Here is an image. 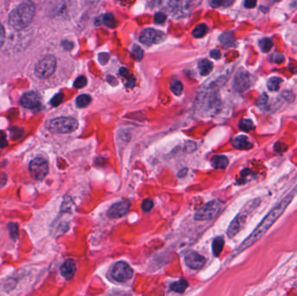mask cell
<instances>
[{"mask_svg":"<svg viewBox=\"0 0 297 296\" xmlns=\"http://www.w3.org/2000/svg\"><path fill=\"white\" fill-rule=\"evenodd\" d=\"M292 199H293L292 195H287L285 198L282 199V201L279 202L278 204L276 205V207H274L270 211V213L264 217V220L261 222L260 224L258 225L257 229H254L251 235H249L248 238L240 245L239 247L235 252V255L245 250L248 247H251L252 245L254 244L257 241H259L261 237H263L266 234L267 231L271 228L273 224L278 220L279 217L282 216L288 204L290 203Z\"/></svg>","mask_w":297,"mask_h":296,"instance_id":"1","label":"cell"},{"mask_svg":"<svg viewBox=\"0 0 297 296\" xmlns=\"http://www.w3.org/2000/svg\"><path fill=\"white\" fill-rule=\"evenodd\" d=\"M35 15V7L31 2H24L16 7L9 16V24L15 30L20 31L31 24Z\"/></svg>","mask_w":297,"mask_h":296,"instance_id":"2","label":"cell"},{"mask_svg":"<svg viewBox=\"0 0 297 296\" xmlns=\"http://www.w3.org/2000/svg\"><path fill=\"white\" fill-rule=\"evenodd\" d=\"M47 127L54 133L67 134L75 132L78 128V122L71 117H58L51 120Z\"/></svg>","mask_w":297,"mask_h":296,"instance_id":"3","label":"cell"},{"mask_svg":"<svg viewBox=\"0 0 297 296\" xmlns=\"http://www.w3.org/2000/svg\"><path fill=\"white\" fill-rule=\"evenodd\" d=\"M57 66V60L53 56H46L37 63L35 67V74L39 78H46L54 73Z\"/></svg>","mask_w":297,"mask_h":296,"instance_id":"4","label":"cell"},{"mask_svg":"<svg viewBox=\"0 0 297 296\" xmlns=\"http://www.w3.org/2000/svg\"><path fill=\"white\" fill-rule=\"evenodd\" d=\"M220 202L218 201H211L206 203L202 208L196 211L195 215L196 220L204 221L211 220L214 217H217L218 212L220 210Z\"/></svg>","mask_w":297,"mask_h":296,"instance_id":"5","label":"cell"},{"mask_svg":"<svg viewBox=\"0 0 297 296\" xmlns=\"http://www.w3.org/2000/svg\"><path fill=\"white\" fill-rule=\"evenodd\" d=\"M48 162L43 157H36L30 163V172L31 176L37 180H43L46 175L48 174Z\"/></svg>","mask_w":297,"mask_h":296,"instance_id":"6","label":"cell"},{"mask_svg":"<svg viewBox=\"0 0 297 296\" xmlns=\"http://www.w3.org/2000/svg\"><path fill=\"white\" fill-rule=\"evenodd\" d=\"M111 276L115 281L124 282L133 276V270L127 263L118 262L111 270Z\"/></svg>","mask_w":297,"mask_h":296,"instance_id":"7","label":"cell"},{"mask_svg":"<svg viewBox=\"0 0 297 296\" xmlns=\"http://www.w3.org/2000/svg\"><path fill=\"white\" fill-rule=\"evenodd\" d=\"M165 38V34L162 31L154 30L151 28L144 29V31H142L140 37H139L142 43L148 46H152L155 44L161 43Z\"/></svg>","mask_w":297,"mask_h":296,"instance_id":"8","label":"cell"},{"mask_svg":"<svg viewBox=\"0 0 297 296\" xmlns=\"http://www.w3.org/2000/svg\"><path fill=\"white\" fill-rule=\"evenodd\" d=\"M251 76L248 71L241 70L236 73L234 79V88L236 92H245L251 86Z\"/></svg>","mask_w":297,"mask_h":296,"instance_id":"9","label":"cell"},{"mask_svg":"<svg viewBox=\"0 0 297 296\" xmlns=\"http://www.w3.org/2000/svg\"><path fill=\"white\" fill-rule=\"evenodd\" d=\"M184 260L186 265L192 269H202L206 263V260L204 257H202L201 255L196 252V251H189L185 253Z\"/></svg>","mask_w":297,"mask_h":296,"instance_id":"10","label":"cell"},{"mask_svg":"<svg viewBox=\"0 0 297 296\" xmlns=\"http://www.w3.org/2000/svg\"><path fill=\"white\" fill-rule=\"evenodd\" d=\"M130 210V202L127 201L114 203L108 211V217L112 219H117L128 214Z\"/></svg>","mask_w":297,"mask_h":296,"instance_id":"11","label":"cell"},{"mask_svg":"<svg viewBox=\"0 0 297 296\" xmlns=\"http://www.w3.org/2000/svg\"><path fill=\"white\" fill-rule=\"evenodd\" d=\"M20 104L23 107L27 108L30 110H34L40 107L41 102L40 97L37 93L34 92H27L22 96Z\"/></svg>","mask_w":297,"mask_h":296,"instance_id":"12","label":"cell"},{"mask_svg":"<svg viewBox=\"0 0 297 296\" xmlns=\"http://www.w3.org/2000/svg\"><path fill=\"white\" fill-rule=\"evenodd\" d=\"M247 215L240 214L233 220L232 223H230V228L228 229V235L229 237H234L235 235L239 232L240 230L243 228L246 223Z\"/></svg>","mask_w":297,"mask_h":296,"instance_id":"13","label":"cell"},{"mask_svg":"<svg viewBox=\"0 0 297 296\" xmlns=\"http://www.w3.org/2000/svg\"><path fill=\"white\" fill-rule=\"evenodd\" d=\"M61 274L66 280H71L73 277L75 273L77 271V267L74 263L73 260L69 259L65 261L64 264L61 266Z\"/></svg>","mask_w":297,"mask_h":296,"instance_id":"14","label":"cell"},{"mask_svg":"<svg viewBox=\"0 0 297 296\" xmlns=\"http://www.w3.org/2000/svg\"><path fill=\"white\" fill-rule=\"evenodd\" d=\"M233 146L238 150H249L253 147V144L248 141L246 136H238L232 141Z\"/></svg>","mask_w":297,"mask_h":296,"instance_id":"15","label":"cell"},{"mask_svg":"<svg viewBox=\"0 0 297 296\" xmlns=\"http://www.w3.org/2000/svg\"><path fill=\"white\" fill-rule=\"evenodd\" d=\"M211 164L215 168H225L229 165V160L225 156H213L211 158Z\"/></svg>","mask_w":297,"mask_h":296,"instance_id":"16","label":"cell"},{"mask_svg":"<svg viewBox=\"0 0 297 296\" xmlns=\"http://www.w3.org/2000/svg\"><path fill=\"white\" fill-rule=\"evenodd\" d=\"M200 73L202 76H207L213 70V64L211 62L208 61V59H202L198 64Z\"/></svg>","mask_w":297,"mask_h":296,"instance_id":"17","label":"cell"},{"mask_svg":"<svg viewBox=\"0 0 297 296\" xmlns=\"http://www.w3.org/2000/svg\"><path fill=\"white\" fill-rule=\"evenodd\" d=\"M188 286H189V283H188L187 281H185L184 279H181L179 281H175L173 283L171 284L169 287H171L172 291L177 292V293H184V291L186 290Z\"/></svg>","mask_w":297,"mask_h":296,"instance_id":"18","label":"cell"},{"mask_svg":"<svg viewBox=\"0 0 297 296\" xmlns=\"http://www.w3.org/2000/svg\"><path fill=\"white\" fill-rule=\"evenodd\" d=\"M224 246V240L223 237H217L212 242V250L215 257H219L223 251Z\"/></svg>","mask_w":297,"mask_h":296,"instance_id":"19","label":"cell"},{"mask_svg":"<svg viewBox=\"0 0 297 296\" xmlns=\"http://www.w3.org/2000/svg\"><path fill=\"white\" fill-rule=\"evenodd\" d=\"M219 40H220L221 43L225 46H234L235 42H236L234 35L230 31H227V32L222 34L219 37Z\"/></svg>","mask_w":297,"mask_h":296,"instance_id":"20","label":"cell"},{"mask_svg":"<svg viewBox=\"0 0 297 296\" xmlns=\"http://www.w3.org/2000/svg\"><path fill=\"white\" fill-rule=\"evenodd\" d=\"M102 24H104L105 26H107L109 28H115L117 25L116 23V19L111 13H107V14H104L102 17Z\"/></svg>","mask_w":297,"mask_h":296,"instance_id":"21","label":"cell"},{"mask_svg":"<svg viewBox=\"0 0 297 296\" xmlns=\"http://www.w3.org/2000/svg\"><path fill=\"white\" fill-rule=\"evenodd\" d=\"M208 31V29L207 25L204 24H200L194 29L192 34H193L194 37L196 38H201V37H204Z\"/></svg>","mask_w":297,"mask_h":296,"instance_id":"22","label":"cell"},{"mask_svg":"<svg viewBox=\"0 0 297 296\" xmlns=\"http://www.w3.org/2000/svg\"><path fill=\"white\" fill-rule=\"evenodd\" d=\"M282 82V80L281 78H279L277 76H273V77H271L268 81L267 87L271 92H277L279 88H280V84H281V82Z\"/></svg>","mask_w":297,"mask_h":296,"instance_id":"23","label":"cell"},{"mask_svg":"<svg viewBox=\"0 0 297 296\" xmlns=\"http://www.w3.org/2000/svg\"><path fill=\"white\" fill-rule=\"evenodd\" d=\"M91 102H92V98L89 95L83 94L77 97L76 104L78 108H84L88 106L91 104Z\"/></svg>","mask_w":297,"mask_h":296,"instance_id":"24","label":"cell"},{"mask_svg":"<svg viewBox=\"0 0 297 296\" xmlns=\"http://www.w3.org/2000/svg\"><path fill=\"white\" fill-rule=\"evenodd\" d=\"M239 128L242 132H248L254 130V125L251 120L242 119L239 122Z\"/></svg>","mask_w":297,"mask_h":296,"instance_id":"25","label":"cell"},{"mask_svg":"<svg viewBox=\"0 0 297 296\" xmlns=\"http://www.w3.org/2000/svg\"><path fill=\"white\" fill-rule=\"evenodd\" d=\"M259 46H260L262 52H269L273 47L272 40L269 37H265L264 39L260 40Z\"/></svg>","mask_w":297,"mask_h":296,"instance_id":"26","label":"cell"},{"mask_svg":"<svg viewBox=\"0 0 297 296\" xmlns=\"http://www.w3.org/2000/svg\"><path fill=\"white\" fill-rule=\"evenodd\" d=\"M171 90H172V92H173L175 95L180 96V95L183 93V91H184V86H183V83H182L180 81L176 80L174 82H172V84H171Z\"/></svg>","mask_w":297,"mask_h":296,"instance_id":"27","label":"cell"},{"mask_svg":"<svg viewBox=\"0 0 297 296\" xmlns=\"http://www.w3.org/2000/svg\"><path fill=\"white\" fill-rule=\"evenodd\" d=\"M132 56L135 58L136 60L140 61L143 57H144V51L141 49V47L138 46H133L132 48Z\"/></svg>","mask_w":297,"mask_h":296,"instance_id":"28","label":"cell"},{"mask_svg":"<svg viewBox=\"0 0 297 296\" xmlns=\"http://www.w3.org/2000/svg\"><path fill=\"white\" fill-rule=\"evenodd\" d=\"M8 229H9L10 235L13 239H16L19 235V226L17 223H11L8 224Z\"/></svg>","mask_w":297,"mask_h":296,"instance_id":"29","label":"cell"},{"mask_svg":"<svg viewBox=\"0 0 297 296\" xmlns=\"http://www.w3.org/2000/svg\"><path fill=\"white\" fill-rule=\"evenodd\" d=\"M141 207L143 210L145 211V212H149L154 207L153 201L150 198L144 199L143 202H142Z\"/></svg>","mask_w":297,"mask_h":296,"instance_id":"30","label":"cell"},{"mask_svg":"<svg viewBox=\"0 0 297 296\" xmlns=\"http://www.w3.org/2000/svg\"><path fill=\"white\" fill-rule=\"evenodd\" d=\"M87 84V79L86 76H78L77 79L74 82V87L77 89H82Z\"/></svg>","mask_w":297,"mask_h":296,"instance_id":"31","label":"cell"},{"mask_svg":"<svg viewBox=\"0 0 297 296\" xmlns=\"http://www.w3.org/2000/svg\"><path fill=\"white\" fill-rule=\"evenodd\" d=\"M63 98H64L63 94H62V93H58V94L55 95V96L53 97L52 101H51V104H52V106L57 107V106H58V105L61 104L62 102H63Z\"/></svg>","mask_w":297,"mask_h":296,"instance_id":"32","label":"cell"},{"mask_svg":"<svg viewBox=\"0 0 297 296\" xmlns=\"http://www.w3.org/2000/svg\"><path fill=\"white\" fill-rule=\"evenodd\" d=\"M166 19H167V16L164 13H157L155 15L154 20H155V23H156V25H162L166 21Z\"/></svg>","mask_w":297,"mask_h":296,"instance_id":"33","label":"cell"},{"mask_svg":"<svg viewBox=\"0 0 297 296\" xmlns=\"http://www.w3.org/2000/svg\"><path fill=\"white\" fill-rule=\"evenodd\" d=\"M232 1H213L210 3L212 7L214 8H218V7H230V5H232Z\"/></svg>","mask_w":297,"mask_h":296,"instance_id":"34","label":"cell"},{"mask_svg":"<svg viewBox=\"0 0 297 296\" xmlns=\"http://www.w3.org/2000/svg\"><path fill=\"white\" fill-rule=\"evenodd\" d=\"M109 59H110V55H109L108 53H105V52H104V53H100V54L98 55V60H99V62H100L103 65L106 64V63L109 61Z\"/></svg>","mask_w":297,"mask_h":296,"instance_id":"35","label":"cell"},{"mask_svg":"<svg viewBox=\"0 0 297 296\" xmlns=\"http://www.w3.org/2000/svg\"><path fill=\"white\" fill-rule=\"evenodd\" d=\"M267 102H268V96L266 93H264L261 95L260 98L258 99V106H264L267 104Z\"/></svg>","mask_w":297,"mask_h":296,"instance_id":"36","label":"cell"},{"mask_svg":"<svg viewBox=\"0 0 297 296\" xmlns=\"http://www.w3.org/2000/svg\"><path fill=\"white\" fill-rule=\"evenodd\" d=\"M6 40V31H5V28L3 25H0V47L3 46Z\"/></svg>","mask_w":297,"mask_h":296,"instance_id":"37","label":"cell"},{"mask_svg":"<svg viewBox=\"0 0 297 296\" xmlns=\"http://www.w3.org/2000/svg\"><path fill=\"white\" fill-rule=\"evenodd\" d=\"M135 82L136 80L134 77H129L128 78V81L126 82V87H128V88L132 89L135 86Z\"/></svg>","mask_w":297,"mask_h":296,"instance_id":"38","label":"cell"},{"mask_svg":"<svg viewBox=\"0 0 297 296\" xmlns=\"http://www.w3.org/2000/svg\"><path fill=\"white\" fill-rule=\"evenodd\" d=\"M7 145V141L6 139V136L3 133H0V147L4 148Z\"/></svg>","mask_w":297,"mask_h":296,"instance_id":"39","label":"cell"},{"mask_svg":"<svg viewBox=\"0 0 297 296\" xmlns=\"http://www.w3.org/2000/svg\"><path fill=\"white\" fill-rule=\"evenodd\" d=\"M210 57L215 59H219L221 58V52L218 50H213L210 52Z\"/></svg>","mask_w":297,"mask_h":296,"instance_id":"40","label":"cell"},{"mask_svg":"<svg viewBox=\"0 0 297 296\" xmlns=\"http://www.w3.org/2000/svg\"><path fill=\"white\" fill-rule=\"evenodd\" d=\"M119 74L123 77H125V78H127V77L129 78V70H127L126 68H121L119 70Z\"/></svg>","mask_w":297,"mask_h":296,"instance_id":"41","label":"cell"},{"mask_svg":"<svg viewBox=\"0 0 297 296\" xmlns=\"http://www.w3.org/2000/svg\"><path fill=\"white\" fill-rule=\"evenodd\" d=\"M62 45H63L65 50H71L73 48V44L70 42V41H64Z\"/></svg>","mask_w":297,"mask_h":296,"instance_id":"42","label":"cell"},{"mask_svg":"<svg viewBox=\"0 0 297 296\" xmlns=\"http://www.w3.org/2000/svg\"><path fill=\"white\" fill-rule=\"evenodd\" d=\"M256 5H257L256 1H245L244 2V7L246 8H254L256 7Z\"/></svg>","mask_w":297,"mask_h":296,"instance_id":"43","label":"cell"},{"mask_svg":"<svg viewBox=\"0 0 297 296\" xmlns=\"http://www.w3.org/2000/svg\"><path fill=\"white\" fill-rule=\"evenodd\" d=\"M276 62H277L279 64L284 59V58H283V56L282 55H276Z\"/></svg>","mask_w":297,"mask_h":296,"instance_id":"44","label":"cell"}]
</instances>
